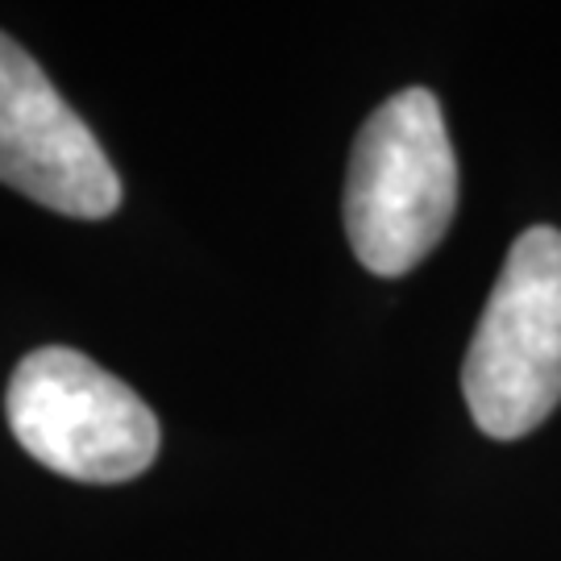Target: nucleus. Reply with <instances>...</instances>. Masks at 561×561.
<instances>
[{
    "instance_id": "f257e3e1",
    "label": "nucleus",
    "mask_w": 561,
    "mask_h": 561,
    "mask_svg": "<svg viewBox=\"0 0 561 561\" xmlns=\"http://www.w3.org/2000/svg\"><path fill=\"white\" fill-rule=\"evenodd\" d=\"M458 213V159L428 88L382 101L362 125L345 175V233L370 275L424 262Z\"/></svg>"
},
{
    "instance_id": "f03ea898",
    "label": "nucleus",
    "mask_w": 561,
    "mask_h": 561,
    "mask_svg": "<svg viewBox=\"0 0 561 561\" xmlns=\"http://www.w3.org/2000/svg\"><path fill=\"white\" fill-rule=\"evenodd\" d=\"M461 391L486 437L516 442L561 403V233L524 229L512 241L470 337Z\"/></svg>"
},
{
    "instance_id": "7ed1b4c3",
    "label": "nucleus",
    "mask_w": 561,
    "mask_h": 561,
    "mask_svg": "<svg viewBox=\"0 0 561 561\" xmlns=\"http://www.w3.org/2000/svg\"><path fill=\"white\" fill-rule=\"evenodd\" d=\"M4 416L21 449L62 479L129 482L159 458V421L146 400L67 345L18 362Z\"/></svg>"
},
{
    "instance_id": "20e7f679",
    "label": "nucleus",
    "mask_w": 561,
    "mask_h": 561,
    "mask_svg": "<svg viewBox=\"0 0 561 561\" xmlns=\"http://www.w3.org/2000/svg\"><path fill=\"white\" fill-rule=\"evenodd\" d=\"M0 183L80 221L113 217L121 204L101 141L9 34H0Z\"/></svg>"
}]
</instances>
